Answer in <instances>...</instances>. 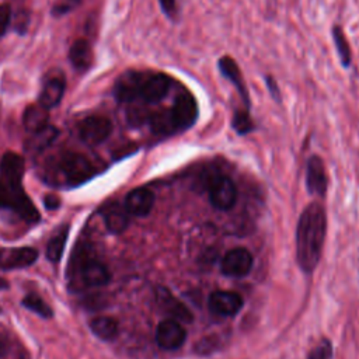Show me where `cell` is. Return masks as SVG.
Returning a JSON list of instances; mask_svg holds the SVG:
<instances>
[{
	"mask_svg": "<svg viewBox=\"0 0 359 359\" xmlns=\"http://www.w3.org/2000/svg\"><path fill=\"white\" fill-rule=\"evenodd\" d=\"M65 88L66 80L63 73L59 70H53L43 80V86L39 94V104L46 109L56 107L63 97Z\"/></svg>",
	"mask_w": 359,
	"mask_h": 359,
	"instance_id": "7c38bea8",
	"label": "cell"
},
{
	"mask_svg": "<svg viewBox=\"0 0 359 359\" xmlns=\"http://www.w3.org/2000/svg\"><path fill=\"white\" fill-rule=\"evenodd\" d=\"M187 339V331L185 328L174 318L164 320L158 324L156 331V341L158 346L163 349H177L180 348Z\"/></svg>",
	"mask_w": 359,
	"mask_h": 359,
	"instance_id": "9c48e42d",
	"label": "cell"
},
{
	"mask_svg": "<svg viewBox=\"0 0 359 359\" xmlns=\"http://www.w3.org/2000/svg\"><path fill=\"white\" fill-rule=\"evenodd\" d=\"M327 171L324 161L320 156L313 154L307 160L306 165V185L307 191L311 195L317 196H324L327 191Z\"/></svg>",
	"mask_w": 359,
	"mask_h": 359,
	"instance_id": "8fae6325",
	"label": "cell"
},
{
	"mask_svg": "<svg viewBox=\"0 0 359 359\" xmlns=\"http://www.w3.org/2000/svg\"><path fill=\"white\" fill-rule=\"evenodd\" d=\"M112 132V123L107 116H87L79 123V136L88 146L102 143Z\"/></svg>",
	"mask_w": 359,
	"mask_h": 359,
	"instance_id": "ba28073f",
	"label": "cell"
},
{
	"mask_svg": "<svg viewBox=\"0 0 359 359\" xmlns=\"http://www.w3.org/2000/svg\"><path fill=\"white\" fill-rule=\"evenodd\" d=\"M163 14L172 22H177L181 15V8L177 0H158Z\"/></svg>",
	"mask_w": 359,
	"mask_h": 359,
	"instance_id": "f546056e",
	"label": "cell"
},
{
	"mask_svg": "<svg viewBox=\"0 0 359 359\" xmlns=\"http://www.w3.org/2000/svg\"><path fill=\"white\" fill-rule=\"evenodd\" d=\"M43 205L46 209L52 210V209H57L59 205H60V199L55 195H46L45 199H43Z\"/></svg>",
	"mask_w": 359,
	"mask_h": 359,
	"instance_id": "836d02e7",
	"label": "cell"
},
{
	"mask_svg": "<svg viewBox=\"0 0 359 359\" xmlns=\"http://www.w3.org/2000/svg\"><path fill=\"white\" fill-rule=\"evenodd\" d=\"M8 287V283H7V280H4L3 278H0V290H3V289H7Z\"/></svg>",
	"mask_w": 359,
	"mask_h": 359,
	"instance_id": "d590c367",
	"label": "cell"
},
{
	"mask_svg": "<svg viewBox=\"0 0 359 359\" xmlns=\"http://www.w3.org/2000/svg\"><path fill=\"white\" fill-rule=\"evenodd\" d=\"M157 300H158L160 306L174 317V320H177V321L178 320L180 321H191L192 320V314L189 313V310L181 302H178L175 297H172L165 289H158Z\"/></svg>",
	"mask_w": 359,
	"mask_h": 359,
	"instance_id": "603a6c76",
	"label": "cell"
},
{
	"mask_svg": "<svg viewBox=\"0 0 359 359\" xmlns=\"http://www.w3.org/2000/svg\"><path fill=\"white\" fill-rule=\"evenodd\" d=\"M69 276L72 285H80L86 287L102 286L107 285L111 279L107 266L98 259H95L90 254V250L86 248L84 245H79V251L74 252L70 261Z\"/></svg>",
	"mask_w": 359,
	"mask_h": 359,
	"instance_id": "7a4b0ae2",
	"label": "cell"
},
{
	"mask_svg": "<svg viewBox=\"0 0 359 359\" xmlns=\"http://www.w3.org/2000/svg\"><path fill=\"white\" fill-rule=\"evenodd\" d=\"M7 206L29 223L39 219V212L29 201L21 185H8L0 180V208Z\"/></svg>",
	"mask_w": 359,
	"mask_h": 359,
	"instance_id": "277c9868",
	"label": "cell"
},
{
	"mask_svg": "<svg viewBox=\"0 0 359 359\" xmlns=\"http://www.w3.org/2000/svg\"><path fill=\"white\" fill-rule=\"evenodd\" d=\"M252 268V255L245 248L230 250L222 261V272L227 276H245Z\"/></svg>",
	"mask_w": 359,
	"mask_h": 359,
	"instance_id": "4fadbf2b",
	"label": "cell"
},
{
	"mask_svg": "<svg viewBox=\"0 0 359 359\" xmlns=\"http://www.w3.org/2000/svg\"><path fill=\"white\" fill-rule=\"evenodd\" d=\"M80 1L81 0H55L52 6V14L56 17L65 15L74 10L80 4Z\"/></svg>",
	"mask_w": 359,
	"mask_h": 359,
	"instance_id": "4dcf8cb0",
	"label": "cell"
},
{
	"mask_svg": "<svg viewBox=\"0 0 359 359\" xmlns=\"http://www.w3.org/2000/svg\"><path fill=\"white\" fill-rule=\"evenodd\" d=\"M325 233V210L318 202H311L302 212L296 226V259L307 273L316 269L321 258Z\"/></svg>",
	"mask_w": 359,
	"mask_h": 359,
	"instance_id": "6da1fadb",
	"label": "cell"
},
{
	"mask_svg": "<svg viewBox=\"0 0 359 359\" xmlns=\"http://www.w3.org/2000/svg\"><path fill=\"white\" fill-rule=\"evenodd\" d=\"M90 330L97 338L102 341H112L118 335V323L112 317L100 316L90 321Z\"/></svg>",
	"mask_w": 359,
	"mask_h": 359,
	"instance_id": "cb8c5ba5",
	"label": "cell"
},
{
	"mask_svg": "<svg viewBox=\"0 0 359 359\" xmlns=\"http://www.w3.org/2000/svg\"><path fill=\"white\" fill-rule=\"evenodd\" d=\"M38 259V251L32 247L0 248V268L18 269L32 265Z\"/></svg>",
	"mask_w": 359,
	"mask_h": 359,
	"instance_id": "5bb4252c",
	"label": "cell"
},
{
	"mask_svg": "<svg viewBox=\"0 0 359 359\" xmlns=\"http://www.w3.org/2000/svg\"><path fill=\"white\" fill-rule=\"evenodd\" d=\"M1 181L8 185H21L24 175V160L20 154L7 151L0 160Z\"/></svg>",
	"mask_w": 359,
	"mask_h": 359,
	"instance_id": "ac0fdd59",
	"label": "cell"
},
{
	"mask_svg": "<svg viewBox=\"0 0 359 359\" xmlns=\"http://www.w3.org/2000/svg\"><path fill=\"white\" fill-rule=\"evenodd\" d=\"M307 359H332V345L328 339H321L309 353Z\"/></svg>",
	"mask_w": 359,
	"mask_h": 359,
	"instance_id": "f1b7e54d",
	"label": "cell"
},
{
	"mask_svg": "<svg viewBox=\"0 0 359 359\" xmlns=\"http://www.w3.org/2000/svg\"><path fill=\"white\" fill-rule=\"evenodd\" d=\"M66 240H67V227L60 229L48 243L46 245V257L52 261V262H57L65 251V245H66Z\"/></svg>",
	"mask_w": 359,
	"mask_h": 359,
	"instance_id": "4316f807",
	"label": "cell"
},
{
	"mask_svg": "<svg viewBox=\"0 0 359 359\" xmlns=\"http://www.w3.org/2000/svg\"><path fill=\"white\" fill-rule=\"evenodd\" d=\"M154 205V195L150 189L140 187L132 189L125 198V209L133 216H146Z\"/></svg>",
	"mask_w": 359,
	"mask_h": 359,
	"instance_id": "e0dca14e",
	"label": "cell"
},
{
	"mask_svg": "<svg viewBox=\"0 0 359 359\" xmlns=\"http://www.w3.org/2000/svg\"><path fill=\"white\" fill-rule=\"evenodd\" d=\"M59 171L69 185H79L94 175L93 163L83 154L79 153H65L57 161Z\"/></svg>",
	"mask_w": 359,
	"mask_h": 359,
	"instance_id": "5b68a950",
	"label": "cell"
},
{
	"mask_svg": "<svg viewBox=\"0 0 359 359\" xmlns=\"http://www.w3.org/2000/svg\"><path fill=\"white\" fill-rule=\"evenodd\" d=\"M125 206L119 203H112L104 210V223L111 233H122L129 224V216Z\"/></svg>",
	"mask_w": 359,
	"mask_h": 359,
	"instance_id": "ffe728a7",
	"label": "cell"
},
{
	"mask_svg": "<svg viewBox=\"0 0 359 359\" xmlns=\"http://www.w3.org/2000/svg\"><path fill=\"white\" fill-rule=\"evenodd\" d=\"M143 70H126L122 73L114 86V94L118 101L133 104L137 98Z\"/></svg>",
	"mask_w": 359,
	"mask_h": 359,
	"instance_id": "9a60e30c",
	"label": "cell"
},
{
	"mask_svg": "<svg viewBox=\"0 0 359 359\" xmlns=\"http://www.w3.org/2000/svg\"><path fill=\"white\" fill-rule=\"evenodd\" d=\"M48 119H49L48 109L45 107H42L41 104H35V105L32 104V105L27 107L24 111L22 125L29 133H34V132L45 128L48 125Z\"/></svg>",
	"mask_w": 359,
	"mask_h": 359,
	"instance_id": "7402d4cb",
	"label": "cell"
},
{
	"mask_svg": "<svg viewBox=\"0 0 359 359\" xmlns=\"http://www.w3.org/2000/svg\"><path fill=\"white\" fill-rule=\"evenodd\" d=\"M0 313H1V309H0Z\"/></svg>",
	"mask_w": 359,
	"mask_h": 359,
	"instance_id": "8d00e7d4",
	"label": "cell"
},
{
	"mask_svg": "<svg viewBox=\"0 0 359 359\" xmlns=\"http://www.w3.org/2000/svg\"><path fill=\"white\" fill-rule=\"evenodd\" d=\"M8 351V337L4 330L0 328V356H4Z\"/></svg>",
	"mask_w": 359,
	"mask_h": 359,
	"instance_id": "e575fe53",
	"label": "cell"
},
{
	"mask_svg": "<svg viewBox=\"0 0 359 359\" xmlns=\"http://www.w3.org/2000/svg\"><path fill=\"white\" fill-rule=\"evenodd\" d=\"M217 70L222 74L223 79H226L237 91L241 104L244 108L251 109V95L247 86V81L244 79V74L236 62V59L230 55H223L217 59Z\"/></svg>",
	"mask_w": 359,
	"mask_h": 359,
	"instance_id": "8992f818",
	"label": "cell"
},
{
	"mask_svg": "<svg viewBox=\"0 0 359 359\" xmlns=\"http://www.w3.org/2000/svg\"><path fill=\"white\" fill-rule=\"evenodd\" d=\"M250 111L251 109H247L243 105L240 108L233 109L230 125L238 136H245L255 129V122H254V118L251 116Z\"/></svg>",
	"mask_w": 359,
	"mask_h": 359,
	"instance_id": "d4e9b609",
	"label": "cell"
},
{
	"mask_svg": "<svg viewBox=\"0 0 359 359\" xmlns=\"http://www.w3.org/2000/svg\"><path fill=\"white\" fill-rule=\"evenodd\" d=\"M243 307V297L229 290L213 292L209 297V309L219 316H234Z\"/></svg>",
	"mask_w": 359,
	"mask_h": 359,
	"instance_id": "2e32d148",
	"label": "cell"
},
{
	"mask_svg": "<svg viewBox=\"0 0 359 359\" xmlns=\"http://www.w3.org/2000/svg\"><path fill=\"white\" fill-rule=\"evenodd\" d=\"M210 202L220 210H227L234 206L237 201V188L227 177H217L210 185Z\"/></svg>",
	"mask_w": 359,
	"mask_h": 359,
	"instance_id": "30bf717a",
	"label": "cell"
},
{
	"mask_svg": "<svg viewBox=\"0 0 359 359\" xmlns=\"http://www.w3.org/2000/svg\"><path fill=\"white\" fill-rule=\"evenodd\" d=\"M174 83V77L164 72L143 70L135 102H142L144 105L157 104L170 94Z\"/></svg>",
	"mask_w": 359,
	"mask_h": 359,
	"instance_id": "3957f363",
	"label": "cell"
},
{
	"mask_svg": "<svg viewBox=\"0 0 359 359\" xmlns=\"http://www.w3.org/2000/svg\"><path fill=\"white\" fill-rule=\"evenodd\" d=\"M264 81H265V87H266V90H268L271 98H272L275 102L280 104V102H282V91H280V87H279L276 79H275L273 76H271V74H266L265 79H264Z\"/></svg>",
	"mask_w": 359,
	"mask_h": 359,
	"instance_id": "1f68e13d",
	"label": "cell"
},
{
	"mask_svg": "<svg viewBox=\"0 0 359 359\" xmlns=\"http://www.w3.org/2000/svg\"><path fill=\"white\" fill-rule=\"evenodd\" d=\"M22 306L25 309H28L29 311H34L35 314H38L39 317L42 318H50L52 317V309L38 296V294H34V293H29L27 294L24 299H22Z\"/></svg>",
	"mask_w": 359,
	"mask_h": 359,
	"instance_id": "83f0119b",
	"label": "cell"
},
{
	"mask_svg": "<svg viewBox=\"0 0 359 359\" xmlns=\"http://www.w3.org/2000/svg\"><path fill=\"white\" fill-rule=\"evenodd\" d=\"M331 38H332V43L337 50V55L339 57L341 66L344 69H351L353 63V52L349 43V39L339 24H334L331 27Z\"/></svg>",
	"mask_w": 359,
	"mask_h": 359,
	"instance_id": "d6986e66",
	"label": "cell"
},
{
	"mask_svg": "<svg viewBox=\"0 0 359 359\" xmlns=\"http://www.w3.org/2000/svg\"><path fill=\"white\" fill-rule=\"evenodd\" d=\"M56 136H57V129L50 125H46L45 128L31 133L29 139L25 143V147L28 151L43 150L56 139Z\"/></svg>",
	"mask_w": 359,
	"mask_h": 359,
	"instance_id": "484cf974",
	"label": "cell"
},
{
	"mask_svg": "<svg viewBox=\"0 0 359 359\" xmlns=\"http://www.w3.org/2000/svg\"><path fill=\"white\" fill-rule=\"evenodd\" d=\"M69 59L77 70L80 72L87 70L93 63V49L88 41L86 39L74 41L69 50Z\"/></svg>",
	"mask_w": 359,
	"mask_h": 359,
	"instance_id": "44dd1931",
	"label": "cell"
},
{
	"mask_svg": "<svg viewBox=\"0 0 359 359\" xmlns=\"http://www.w3.org/2000/svg\"><path fill=\"white\" fill-rule=\"evenodd\" d=\"M171 111L180 132L188 130L195 125L199 116V107L195 95L189 90H181L172 101Z\"/></svg>",
	"mask_w": 359,
	"mask_h": 359,
	"instance_id": "52a82bcc",
	"label": "cell"
},
{
	"mask_svg": "<svg viewBox=\"0 0 359 359\" xmlns=\"http://www.w3.org/2000/svg\"><path fill=\"white\" fill-rule=\"evenodd\" d=\"M11 8L8 4H0V36H3L10 25Z\"/></svg>",
	"mask_w": 359,
	"mask_h": 359,
	"instance_id": "d6a6232c",
	"label": "cell"
}]
</instances>
